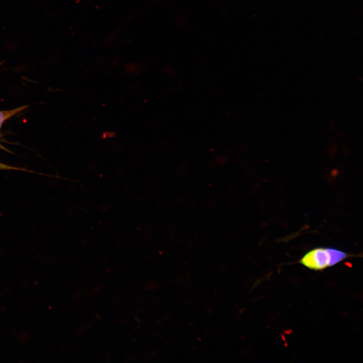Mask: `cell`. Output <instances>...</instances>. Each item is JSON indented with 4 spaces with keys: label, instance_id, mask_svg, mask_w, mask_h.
<instances>
[{
    "label": "cell",
    "instance_id": "1",
    "mask_svg": "<svg viewBox=\"0 0 363 363\" xmlns=\"http://www.w3.org/2000/svg\"><path fill=\"white\" fill-rule=\"evenodd\" d=\"M346 258L345 252L338 249L317 248L307 253L299 262L310 269L320 271L333 266Z\"/></svg>",
    "mask_w": 363,
    "mask_h": 363
},
{
    "label": "cell",
    "instance_id": "2",
    "mask_svg": "<svg viewBox=\"0 0 363 363\" xmlns=\"http://www.w3.org/2000/svg\"><path fill=\"white\" fill-rule=\"evenodd\" d=\"M27 107L28 105H24L12 110L0 111V128L6 119L22 111Z\"/></svg>",
    "mask_w": 363,
    "mask_h": 363
},
{
    "label": "cell",
    "instance_id": "3",
    "mask_svg": "<svg viewBox=\"0 0 363 363\" xmlns=\"http://www.w3.org/2000/svg\"><path fill=\"white\" fill-rule=\"evenodd\" d=\"M0 169L18 170H23V171H28V170H26L24 168H19V167H15V166H12L10 165L5 164L1 162H0Z\"/></svg>",
    "mask_w": 363,
    "mask_h": 363
}]
</instances>
